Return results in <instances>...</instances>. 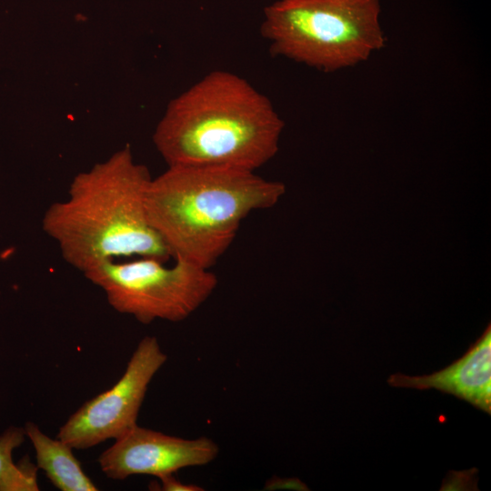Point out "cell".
I'll return each mask as SVG.
<instances>
[{
  "label": "cell",
  "mask_w": 491,
  "mask_h": 491,
  "mask_svg": "<svg viewBox=\"0 0 491 491\" xmlns=\"http://www.w3.org/2000/svg\"><path fill=\"white\" fill-rule=\"evenodd\" d=\"M151 179L125 146L77 174L67 196L45 210L42 228L63 258L83 274L104 262L129 257L165 262L171 255L146 212Z\"/></svg>",
  "instance_id": "cell-1"
},
{
  "label": "cell",
  "mask_w": 491,
  "mask_h": 491,
  "mask_svg": "<svg viewBox=\"0 0 491 491\" xmlns=\"http://www.w3.org/2000/svg\"><path fill=\"white\" fill-rule=\"evenodd\" d=\"M284 126L270 100L245 78L215 70L169 103L153 141L168 166L255 171L277 153Z\"/></svg>",
  "instance_id": "cell-2"
},
{
  "label": "cell",
  "mask_w": 491,
  "mask_h": 491,
  "mask_svg": "<svg viewBox=\"0 0 491 491\" xmlns=\"http://www.w3.org/2000/svg\"><path fill=\"white\" fill-rule=\"evenodd\" d=\"M285 192L283 183L252 170L170 165L151 179L145 205L171 257L209 269L248 215L274 206Z\"/></svg>",
  "instance_id": "cell-3"
},
{
  "label": "cell",
  "mask_w": 491,
  "mask_h": 491,
  "mask_svg": "<svg viewBox=\"0 0 491 491\" xmlns=\"http://www.w3.org/2000/svg\"><path fill=\"white\" fill-rule=\"evenodd\" d=\"M382 0H277L264 10L270 51L324 72L366 61L384 47Z\"/></svg>",
  "instance_id": "cell-4"
},
{
  "label": "cell",
  "mask_w": 491,
  "mask_h": 491,
  "mask_svg": "<svg viewBox=\"0 0 491 491\" xmlns=\"http://www.w3.org/2000/svg\"><path fill=\"white\" fill-rule=\"evenodd\" d=\"M174 260L170 266L155 257L107 261L84 276L104 291L118 313L142 324L156 319L180 322L212 295L218 282L209 269Z\"/></svg>",
  "instance_id": "cell-5"
},
{
  "label": "cell",
  "mask_w": 491,
  "mask_h": 491,
  "mask_svg": "<svg viewBox=\"0 0 491 491\" xmlns=\"http://www.w3.org/2000/svg\"><path fill=\"white\" fill-rule=\"evenodd\" d=\"M166 359L156 337L145 336L121 378L76 410L60 427L57 438L72 448L86 449L128 432L137 425L149 383Z\"/></svg>",
  "instance_id": "cell-6"
},
{
  "label": "cell",
  "mask_w": 491,
  "mask_h": 491,
  "mask_svg": "<svg viewBox=\"0 0 491 491\" xmlns=\"http://www.w3.org/2000/svg\"><path fill=\"white\" fill-rule=\"evenodd\" d=\"M212 439H185L135 426L115 440L98 457L100 468L111 479L124 480L133 475L160 477L179 469L205 466L218 455Z\"/></svg>",
  "instance_id": "cell-7"
},
{
  "label": "cell",
  "mask_w": 491,
  "mask_h": 491,
  "mask_svg": "<svg viewBox=\"0 0 491 491\" xmlns=\"http://www.w3.org/2000/svg\"><path fill=\"white\" fill-rule=\"evenodd\" d=\"M387 383L396 387L435 388L469 402L491 414V327L471 345L466 353L446 368L431 375L390 376Z\"/></svg>",
  "instance_id": "cell-8"
},
{
  "label": "cell",
  "mask_w": 491,
  "mask_h": 491,
  "mask_svg": "<svg viewBox=\"0 0 491 491\" xmlns=\"http://www.w3.org/2000/svg\"><path fill=\"white\" fill-rule=\"evenodd\" d=\"M36 455L37 467L62 491H96L98 488L82 469L72 447L60 439L45 435L33 422L25 426Z\"/></svg>",
  "instance_id": "cell-9"
},
{
  "label": "cell",
  "mask_w": 491,
  "mask_h": 491,
  "mask_svg": "<svg viewBox=\"0 0 491 491\" xmlns=\"http://www.w3.org/2000/svg\"><path fill=\"white\" fill-rule=\"evenodd\" d=\"M25 430L10 427L0 436V491H37V466L24 458L13 461V451L25 440Z\"/></svg>",
  "instance_id": "cell-10"
},
{
  "label": "cell",
  "mask_w": 491,
  "mask_h": 491,
  "mask_svg": "<svg viewBox=\"0 0 491 491\" xmlns=\"http://www.w3.org/2000/svg\"><path fill=\"white\" fill-rule=\"evenodd\" d=\"M161 482L160 490L164 491H202L203 487L193 485L184 484L174 476V474L165 475L158 477Z\"/></svg>",
  "instance_id": "cell-11"
},
{
  "label": "cell",
  "mask_w": 491,
  "mask_h": 491,
  "mask_svg": "<svg viewBox=\"0 0 491 491\" xmlns=\"http://www.w3.org/2000/svg\"><path fill=\"white\" fill-rule=\"evenodd\" d=\"M299 487H305V485L297 479H280L274 477L266 482L265 489H282V488H295L301 489Z\"/></svg>",
  "instance_id": "cell-12"
}]
</instances>
